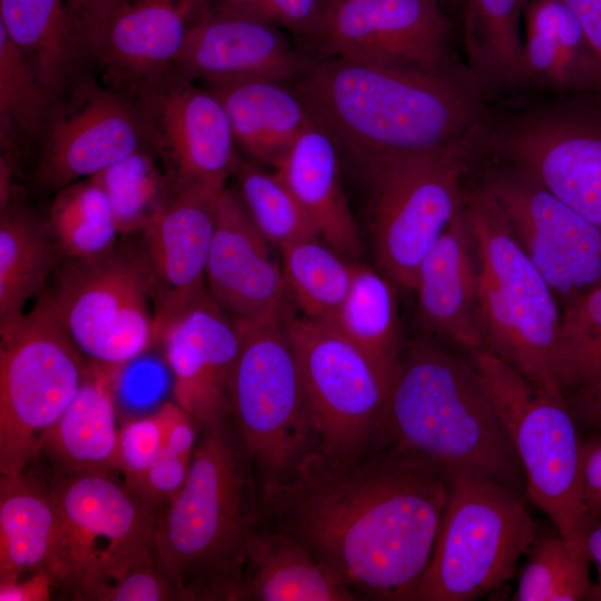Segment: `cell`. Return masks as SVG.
<instances>
[{
	"label": "cell",
	"mask_w": 601,
	"mask_h": 601,
	"mask_svg": "<svg viewBox=\"0 0 601 601\" xmlns=\"http://www.w3.org/2000/svg\"><path fill=\"white\" fill-rule=\"evenodd\" d=\"M444 471L386 445L345 461L319 449L259 489L269 528L305 545L359 600L412 601L447 500Z\"/></svg>",
	"instance_id": "6da1fadb"
},
{
	"label": "cell",
	"mask_w": 601,
	"mask_h": 601,
	"mask_svg": "<svg viewBox=\"0 0 601 601\" xmlns=\"http://www.w3.org/2000/svg\"><path fill=\"white\" fill-rule=\"evenodd\" d=\"M294 89L359 174L386 158L472 141L482 125L472 89L447 70L328 57Z\"/></svg>",
	"instance_id": "7a4b0ae2"
},
{
	"label": "cell",
	"mask_w": 601,
	"mask_h": 601,
	"mask_svg": "<svg viewBox=\"0 0 601 601\" xmlns=\"http://www.w3.org/2000/svg\"><path fill=\"white\" fill-rule=\"evenodd\" d=\"M255 473L231 415L200 427L186 481L155 533V550L188 601L242 600L262 516Z\"/></svg>",
	"instance_id": "3957f363"
},
{
	"label": "cell",
	"mask_w": 601,
	"mask_h": 601,
	"mask_svg": "<svg viewBox=\"0 0 601 601\" xmlns=\"http://www.w3.org/2000/svg\"><path fill=\"white\" fill-rule=\"evenodd\" d=\"M386 441L445 473L471 471L525 493L522 465L475 370L432 338L402 349Z\"/></svg>",
	"instance_id": "277c9868"
},
{
	"label": "cell",
	"mask_w": 601,
	"mask_h": 601,
	"mask_svg": "<svg viewBox=\"0 0 601 601\" xmlns=\"http://www.w3.org/2000/svg\"><path fill=\"white\" fill-rule=\"evenodd\" d=\"M463 213L481 262L477 293L485 347L533 383L562 391L553 374L561 326L556 296L484 186L463 195Z\"/></svg>",
	"instance_id": "5b68a950"
},
{
	"label": "cell",
	"mask_w": 601,
	"mask_h": 601,
	"mask_svg": "<svg viewBox=\"0 0 601 601\" xmlns=\"http://www.w3.org/2000/svg\"><path fill=\"white\" fill-rule=\"evenodd\" d=\"M469 355L512 441L525 493L561 536L585 550L591 524L581 497L583 436L564 393L533 383L486 347Z\"/></svg>",
	"instance_id": "8992f818"
},
{
	"label": "cell",
	"mask_w": 601,
	"mask_h": 601,
	"mask_svg": "<svg viewBox=\"0 0 601 601\" xmlns=\"http://www.w3.org/2000/svg\"><path fill=\"white\" fill-rule=\"evenodd\" d=\"M446 476L439 534L412 601L476 600L506 583L536 540L521 493L471 471Z\"/></svg>",
	"instance_id": "52a82bcc"
},
{
	"label": "cell",
	"mask_w": 601,
	"mask_h": 601,
	"mask_svg": "<svg viewBox=\"0 0 601 601\" xmlns=\"http://www.w3.org/2000/svg\"><path fill=\"white\" fill-rule=\"evenodd\" d=\"M290 316L235 319L239 349L230 380L231 416L260 486L284 480L318 449L287 331Z\"/></svg>",
	"instance_id": "ba28073f"
},
{
	"label": "cell",
	"mask_w": 601,
	"mask_h": 601,
	"mask_svg": "<svg viewBox=\"0 0 601 601\" xmlns=\"http://www.w3.org/2000/svg\"><path fill=\"white\" fill-rule=\"evenodd\" d=\"M56 535L48 572L85 600L155 550L159 514L111 471L56 474Z\"/></svg>",
	"instance_id": "9c48e42d"
},
{
	"label": "cell",
	"mask_w": 601,
	"mask_h": 601,
	"mask_svg": "<svg viewBox=\"0 0 601 601\" xmlns=\"http://www.w3.org/2000/svg\"><path fill=\"white\" fill-rule=\"evenodd\" d=\"M0 474L18 475L77 396L87 359L42 294L0 335Z\"/></svg>",
	"instance_id": "30bf717a"
},
{
	"label": "cell",
	"mask_w": 601,
	"mask_h": 601,
	"mask_svg": "<svg viewBox=\"0 0 601 601\" xmlns=\"http://www.w3.org/2000/svg\"><path fill=\"white\" fill-rule=\"evenodd\" d=\"M471 141L383 159L361 175L371 194V235L378 270L414 290L427 252L461 211Z\"/></svg>",
	"instance_id": "8fae6325"
},
{
	"label": "cell",
	"mask_w": 601,
	"mask_h": 601,
	"mask_svg": "<svg viewBox=\"0 0 601 601\" xmlns=\"http://www.w3.org/2000/svg\"><path fill=\"white\" fill-rule=\"evenodd\" d=\"M286 325L318 449L355 461L386 446L388 391L371 359L328 323Z\"/></svg>",
	"instance_id": "7c38bea8"
},
{
	"label": "cell",
	"mask_w": 601,
	"mask_h": 601,
	"mask_svg": "<svg viewBox=\"0 0 601 601\" xmlns=\"http://www.w3.org/2000/svg\"><path fill=\"white\" fill-rule=\"evenodd\" d=\"M82 356L125 367L157 344L155 306L141 249L116 245L87 259H66L49 293Z\"/></svg>",
	"instance_id": "4fadbf2b"
},
{
	"label": "cell",
	"mask_w": 601,
	"mask_h": 601,
	"mask_svg": "<svg viewBox=\"0 0 601 601\" xmlns=\"http://www.w3.org/2000/svg\"><path fill=\"white\" fill-rule=\"evenodd\" d=\"M475 138L601 229V110L535 107L481 126Z\"/></svg>",
	"instance_id": "5bb4252c"
},
{
	"label": "cell",
	"mask_w": 601,
	"mask_h": 601,
	"mask_svg": "<svg viewBox=\"0 0 601 601\" xmlns=\"http://www.w3.org/2000/svg\"><path fill=\"white\" fill-rule=\"evenodd\" d=\"M127 98L171 193L195 185L226 186L239 157L225 109L214 93L173 69L141 83Z\"/></svg>",
	"instance_id": "9a60e30c"
},
{
	"label": "cell",
	"mask_w": 601,
	"mask_h": 601,
	"mask_svg": "<svg viewBox=\"0 0 601 601\" xmlns=\"http://www.w3.org/2000/svg\"><path fill=\"white\" fill-rule=\"evenodd\" d=\"M483 186L562 305L601 285V229L512 166Z\"/></svg>",
	"instance_id": "2e32d148"
},
{
	"label": "cell",
	"mask_w": 601,
	"mask_h": 601,
	"mask_svg": "<svg viewBox=\"0 0 601 601\" xmlns=\"http://www.w3.org/2000/svg\"><path fill=\"white\" fill-rule=\"evenodd\" d=\"M43 138L37 178L56 191L150 148L130 99L89 80L55 99Z\"/></svg>",
	"instance_id": "e0dca14e"
},
{
	"label": "cell",
	"mask_w": 601,
	"mask_h": 601,
	"mask_svg": "<svg viewBox=\"0 0 601 601\" xmlns=\"http://www.w3.org/2000/svg\"><path fill=\"white\" fill-rule=\"evenodd\" d=\"M452 23L439 0H335L325 10L328 57L446 71Z\"/></svg>",
	"instance_id": "ac0fdd59"
},
{
	"label": "cell",
	"mask_w": 601,
	"mask_h": 601,
	"mask_svg": "<svg viewBox=\"0 0 601 601\" xmlns=\"http://www.w3.org/2000/svg\"><path fill=\"white\" fill-rule=\"evenodd\" d=\"M210 9V0H102L87 53L105 86L127 97L175 69L188 36Z\"/></svg>",
	"instance_id": "d6986e66"
},
{
	"label": "cell",
	"mask_w": 601,
	"mask_h": 601,
	"mask_svg": "<svg viewBox=\"0 0 601 601\" xmlns=\"http://www.w3.org/2000/svg\"><path fill=\"white\" fill-rule=\"evenodd\" d=\"M225 187L195 185L171 193L140 231L157 344L162 329L208 290L206 266L216 204Z\"/></svg>",
	"instance_id": "ffe728a7"
},
{
	"label": "cell",
	"mask_w": 601,
	"mask_h": 601,
	"mask_svg": "<svg viewBox=\"0 0 601 601\" xmlns=\"http://www.w3.org/2000/svg\"><path fill=\"white\" fill-rule=\"evenodd\" d=\"M158 344L173 375L175 402L200 427L231 415L239 332L208 290L162 329Z\"/></svg>",
	"instance_id": "44dd1931"
},
{
	"label": "cell",
	"mask_w": 601,
	"mask_h": 601,
	"mask_svg": "<svg viewBox=\"0 0 601 601\" xmlns=\"http://www.w3.org/2000/svg\"><path fill=\"white\" fill-rule=\"evenodd\" d=\"M269 242L249 216L237 190L225 187L216 204L206 285L234 318L294 315V299Z\"/></svg>",
	"instance_id": "7402d4cb"
},
{
	"label": "cell",
	"mask_w": 601,
	"mask_h": 601,
	"mask_svg": "<svg viewBox=\"0 0 601 601\" xmlns=\"http://www.w3.org/2000/svg\"><path fill=\"white\" fill-rule=\"evenodd\" d=\"M316 60L294 48L282 29L259 19L211 8L187 38L175 69L209 85L265 79L296 80Z\"/></svg>",
	"instance_id": "603a6c76"
},
{
	"label": "cell",
	"mask_w": 601,
	"mask_h": 601,
	"mask_svg": "<svg viewBox=\"0 0 601 601\" xmlns=\"http://www.w3.org/2000/svg\"><path fill=\"white\" fill-rule=\"evenodd\" d=\"M470 236L462 206L420 264L414 287L424 328L467 352L485 347Z\"/></svg>",
	"instance_id": "cb8c5ba5"
},
{
	"label": "cell",
	"mask_w": 601,
	"mask_h": 601,
	"mask_svg": "<svg viewBox=\"0 0 601 601\" xmlns=\"http://www.w3.org/2000/svg\"><path fill=\"white\" fill-rule=\"evenodd\" d=\"M102 0H0V26L53 99L87 52Z\"/></svg>",
	"instance_id": "d4e9b609"
},
{
	"label": "cell",
	"mask_w": 601,
	"mask_h": 601,
	"mask_svg": "<svg viewBox=\"0 0 601 601\" xmlns=\"http://www.w3.org/2000/svg\"><path fill=\"white\" fill-rule=\"evenodd\" d=\"M339 158L334 141L312 120L275 173L311 217L321 238L343 256L355 258L363 245L341 181Z\"/></svg>",
	"instance_id": "484cf974"
},
{
	"label": "cell",
	"mask_w": 601,
	"mask_h": 601,
	"mask_svg": "<svg viewBox=\"0 0 601 601\" xmlns=\"http://www.w3.org/2000/svg\"><path fill=\"white\" fill-rule=\"evenodd\" d=\"M122 368L87 361L77 396L42 442L41 452L57 474L116 470L119 430L114 390Z\"/></svg>",
	"instance_id": "4316f807"
},
{
	"label": "cell",
	"mask_w": 601,
	"mask_h": 601,
	"mask_svg": "<svg viewBox=\"0 0 601 601\" xmlns=\"http://www.w3.org/2000/svg\"><path fill=\"white\" fill-rule=\"evenodd\" d=\"M223 105L236 145L256 161L276 167L313 120L284 81L253 79L210 85Z\"/></svg>",
	"instance_id": "83f0119b"
},
{
	"label": "cell",
	"mask_w": 601,
	"mask_h": 601,
	"mask_svg": "<svg viewBox=\"0 0 601 601\" xmlns=\"http://www.w3.org/2000/svg\"><path fill=\"white\" fill-rule=\"evenodd\" d=\"M242 600L359 599L300 542L282 531L259 525L248 542Z\"/></svg>",
	"instance_id": "f1b7e54d"
},
{
	"label": "cell",
	"mask_w": 601,
	"mask_h": 601,
	"mask_svg": "<svg viewBox=\"0 0 601 601\" xmlns=\"http://www.w3.org/2000/svg\"><path fill=\"white\" fill-rule=\"evenodd\" d=\"M520 82L556 89L601 86L587 37L562 0H528Z\"/></svg>",
	"instance_id": "f546056e"
},
{
	"label": "cell",
	"mask_w": 601,
	"mask_h": 601,
	"mask_svg": "<svg viewBox=\"0 0 601 601\" xmlns=\"http://www.w3.org/2000/svg\"><path fill=\"white\" fill-rule=\"evenodd\" d=\"M61 254L47 223L11 201L0 215V335L42 295Z\"/></svg>",
	"instance_id": "4dcf8cb0"
},
{
	"label": "cell",
	"mask_w": 601,
	"mask_h": 601,
	"mask_svg": "<svg viewBox=\"0 0 601 601\" xmlns=\"http://www.w3.org/2000/svg\"><path fill=\"white\" fill-rule=\"evenodd\" d=\"M56 510L50 489L27 476H0V583L48 571Z\"/></svg>",
	"instance_id": "1f68e13d"
},
{
	"label": "cell",
	"mask_w": 601,
	"mask_h": 601,
	"mask_svg": "<svg viewBox=\"0 0 601 601\" xmlns=\"http://www.w3.org/2000/svg\"><path fill=\"white\" fill-rule=\"evenodd\" d=\"M395 287L380 270L354 262L348 293L328 322L371 359L388 393L402 354Z\"/></svg>",
	"instance_id": "d6a6232c"
},
{
	"label": "cell",
	"mask_w": 601,
	"mask_h": 601,
	"mask_svg": "<svg viewBox=\"0 0 601 601\" xmlns=\"http://www.w3.org/2000/svg\"><path fill=\"white\" fill-rule=\"evenodd\" d=\"M470 78L489 90L519 83L524 50L520 18L528 0H456Z\"/></svg>",
	"instance_id": "836d02e7"
},
{
	"label": "cell",
	"mask_w": 601,
	"mask_h": 601,
	"mask_svg": "<svg viewBox=\"0 0 601 601\" xmlns=\"http://www.w3.org/2000/svg\"><path fill=\"white\" fill-rule=\"evenodd\" d=\"M280 266L295 304L304 316L328 323L351 287L354 262L321 237L279 247Z\"/></svg>",
	"instance_id": "e575fe53"
},
{
	"label": "cell",
	"mask_w": 601,
	"mask_h": 601,
	"mask_svg": "<svg viewBox=\"0 0 601 601\" xmlns=\"http://www.w3.org/2000/svg\"><path fill=\"white\" fill-rule=\"evenodd\" d=\"M47 224L66 259L95 258L117 245L119 233L109 200L90 177L57 191Z\"/></svg>",
	"instance_id": "d590c367"
},
{
	"label": "cell",
	"mask_w": 601,
	"mask_h": 601,
	"mask_svg": "<svg viewBox=\"0 0 601 601\" xmlns=\"http://www.w3.org/2000/svg\"><path fill=\"white\" fill-rule=\"evenodd\" d=\"M90 178L104 189L122 236L140 233L171 195L162 165L151 148L138 150Z\"/></svg>",
	"instance_id": "8d00e7d4"
},
{
	"label": "cell",
	"mask_w": 601,
	"mask_h": 601,
	"mask_svg": "<svg viewBox=\"0 0 601 601\" xmlns=\"http://www.w3.org/2000/svg\"><path fill=\"white\" fill-rule=\"evenodd\" d=\"M529 552L513 600H594L595 583L590 575V559L585 550L558 533L536 538Z\"/></svg>",
	"instance_id": "74e56055"
},
{
	"label": "cell",
	"mask_w": 601,
	"mask_h": 601,
	"mask_svg": "<svg viewBox=\"0 0 601 601\" xmlns=\"http://www.w3.org/2000/svg\"><path fill=\"white\" fill-rule=\"evenodd\" d=\"M233 175L249 216L270 245L279 248L299 239L321 237L311 217L276 173L239 158Z\"/></svg>",
	"instance_id": "f35d334b"
},
{
	"label": "cell",
	"mask_w": 601,
	"mask_h": 601,
	"mask_svg": "<svg viewBox=\"0 0 601 601\" xmlns=\"http://www.w3.org/2000/svg\"><path fill=\"white\" fill-rule=\"evenodd\" d=\"M55 99L0 26L1 135L16 141L43 135Z\"/></svg>",
	"instance_id": "ab89813d"
},
{
	"label": "cell",
	"mask_w": 601,
	"mask_h": 601,
	"mask_svg": "<svg viewBox=\"0 0 601 601\" xmlns=\"http://www.w3.org/2000/svg\"><path fill=\"white\" fill-rule=\"evenodd\" d=\"M85 600L188 601V598L154 550L119 578L92 590Z\"/></svg>",
	"instance_id": "60d3db41"
},
{
	"label": "cell",
	"mask_w": 601,
	"mask_h": 601,
	"mask_svg": "<svg viewBox=\"0 0 601 601\" xmlns=\"http://www.w3.org/2000/svg\"><path fill=\"white\" fill-rule=\"evenodd\" d=\"M211 8L249 16L296 37L322 45L325 6L322 0H210Z\"/></svg>",
	"instance_id": "b9f144b4"
},
{
	"label": "cell",
	"mask_w": 601,
	"mask_h": 601,
	"mask_svg": "<svg viewBox=\"0 0 601 601\" xmlns=\"http://www.w3.org/2000/svg\"><path fill=\"white\" fill-rule=\"evenodd\" d=\"M599 342H601V285L563 305L553 374L558 366Z\"/></svg>",
	"instance_id": "7bdbcfd3"
},
{
	"label": "cell",
	"mask_w": 601,
	"mask_h": 601,
	"mask_svg": "<svg viewBox=\"0 0 601 601\" xmlns=\"http://www.w3.org/2000/svg\"><path fill=\"white\" fill-rule=\"evenodd\" d=\"M162 451L161 431L154 413L127 421L118 431L116 470L126 482L132 481L145 473Z\"/></svg>",
	"instance_id": "ee69618b"
},
{
	"label": "cell",
	"mask_w": 601,
	"mask_h": 601,
	"mask_svg": "<svg viewBox=\"0 0 601 601\" xmlns=\"http://www.w3.org/2000/svg\"><path fill=\"white\" fill-rule=\"evenodd\" d=\"M190 463L191 459L164 450L145 473L132 481L125 482L162 511L181 490Z\"/></svg>",
	"instance_id": "f6af8a7d"
},
{
	"label": "cell",
	"mask_w": 601,
	"mask_h": 601,
	"mask_svg": "<svg viewBox=\"0 0 601 601\" xmlns=\"http://www.w3.org/2000/svg\"><path fill=\"white\" fill-rule=\"evenodd\" d=\"M581 497L591 526L601 522V432L583 437L581 454Z\"/></svg>",
	"instance_id": "bcb514c9"
},
{
	"label": "cell",
	"mask_w": 601,
	"mask_h": 601,
	"mask_svg": "<svg viewBox=\"0 0 601 601\" xmlns=\"http://www.w3.org/2000/svg\"><path fill=\"white\" fill-rule=\"evenodd\" d=\"M554 377L563 393L601 382V342L558 366Z\"/></svg>",
	"instance_id": "7dc6e473"
},
{
	"label": "cell",
	"mask_w": 601,
	"mask_h": 601,
	"mask_svg": "<svg viewBox=\"0 0 601 601\" xmlns=\"http://www.w3.org/2000/svg\"><path fill=\"white\" fill-rule=\"evenodd\" d=\"M55 584L52 575L40 570L16 581L0 583L1 601H48Z\"/></svg>",
	"instance_id": "c3c4849f"
},
{
	"label": "cell",
	"mask_w": 601,
	"mask_h": 601,
	"mask_svg": "<svg viewBox=\"0 0 601 601\" xmlns=\"http://www.w3.org/2000/svg\"><path fill=\"white\" fill-rule=\"evenodd\" d=\"M578 423L601 432V382L564 393Z\"/></svg>",
	"instance_id": "681fc988"
},
{
	"label": "cell",
	"mask_w": 601,
	"mask_h": 601,
	"mask_svg": "<svg viewBox=\"0 0 601 601\" xmlns=\"http://www.w3.org/2000/svg\"><path fill=\"white\" fill-rule=\"evenodd\" d=\"M582 26L601 75V0H562Z\"/></svg>",
	"instance_id": "f907efd6"
},
{
	"label": "cell",
	"mask_w": 601,
	"mask_h": 601,
	"mask_svg": "<svg viewBox=\"0 0 601 601\" xmlns=\"http://www.w3.org/2000/svg\"><path fill=\"white\" fill-rule=\"evenodd\" d=\"M585 552L598 571L594 600L601 601V522L594 524L587 533L584 540Z\"/></svg>",
	"instance_id": "816d5d0a"
},
{
	"label": "cell",
	"mask_w": 601,
	"mask_h": 601,
	"mask_svg": "<svg viewBox=\"0 0 601 601\" xmlns=\"http://www.w3.org/2000/svg\"><path fill=\"white\" fill-rule=\"evenodd\" d=\"M322 1L324 3L325 8H327L335 0H322Z\"/></svg>",
	"instance_id": "f5cc1de1"
}]
</instances>
